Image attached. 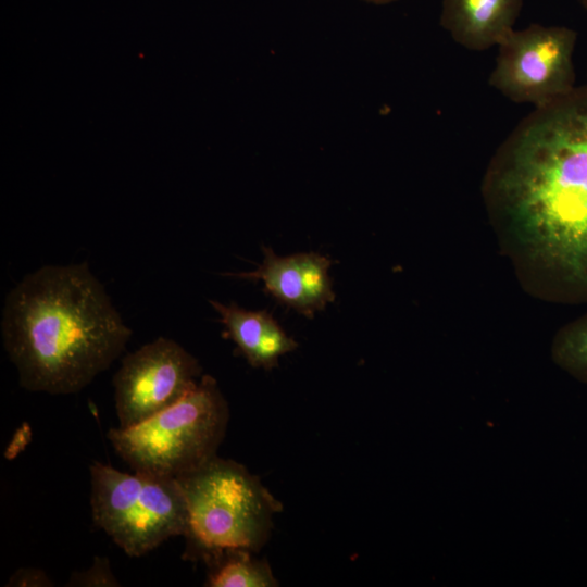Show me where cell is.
I'll list each match as a JSON object with an SVG mask.
<instances>
[{
    "mask_svg": "<svg viewBox=\"0 0 587 587\" xmlns=\"http://www.w3.org/2000/svg\"><path fill=\"white\" fill-rule=\"evenodd\" d=\"M487 193L566 297L587 300V84L514 127L496 153Z\"/></svg>",
    "mask_w": 587,
    "mask_h": 587,
    "instance_id": "1",
    "label": "cell"
},
{
    "mask_svg": "<svg viewBox=\"0 0 587 587\" xmlns=\"http://www.w3.org/2000/svg\"><path fill=\"white\" fill-rule=\"evenodd\" d=\"M1 334L24 389L68 395L110 367L132 329L84 262L26 275L5 297Z\"/></svg>",
    "mask_w": 587,
    "mask_h": 587,
    "instance_id": "2",
    "label": "cell"
},
{
    "mask_svg": "<svg viewBox=\"0 0 587 587\" xmlns=\"http://www.w3.org/2000/svg\"><path fill=\"white\" fill-rule=\"evenodd\" d=\"M187 504V559L209 566L229 551L258 552L282 503L243 465L217 455L176 478Z\"/></svg>",
    "mask_w": 587,
    "mask_h": 587,
    "instance_id": "3",
    "label": "cell"
},
{
    "mask_svg": "<svg viewBox=\"0 0 587 587\" xmlns=\"http://www.w3.org/2000/svg\"><path fill=\"white\" fill-rule=\"evenodd\" d=\"M228 420L217 382L202 375L179 401L136 425L111 428L108 439L134 471L178 478L216 455Z\"/></svg>",
    "mask_w": 587,
    "mask_h": 587,
    "instance_id": "4",
    "label": "cell"
},
{
    "mask_svg": "<svg viewBox=\"0 0 587 587\" xmlns=\"http://www.w3.org/2000/svg\"><path fill=\"white\" fill-rule=\"evenodd\" d=\"M95 524L126 554L141 557L187 528V504L176 478L90 465Z\"/></svg>",
    "mask_w": 587,
    "mask_h": 587,
    "instance_id": "5",
    "label": "cell"
},
{
    "mask_svg": "<svg viewBox=\"0 0 587 587\" xmlns=\"http://www.w3.org/2000/svg\"><path fill=\"white\" fill-rule=\"evenodd\" d=\"M577 34L565 26L532 24L498 46L489 85L509 100L545 105L572 91Z\"/></svg>",
    "mask_w": 587,
    "mask_h": 587,
    "instance_id": "6",
    "label": "cell"
},
{
    "mask_svg": "<svg viewBox=\"0 0 587 587\" xmlns=\"http://www.w3.org/2000/svg\"><path fill=\"white\" fill-rule=\"evenodd\" d=\"M200 373L198 360L170 338L128 353L113 377L118 426L136 425L176 403L198 384Z\"/></svg>",
    "mask_w": 587,
    "mask_h": 587,
    "instance_id": "7",
    "label": "cell"
},
{
    "mask_svg": "<svg viewBox=\"0 0 587 587\" xmlns=\"http://www.w3.org/2000/svg\"><path fill=\"white\" fill-rule=\"evenodd\" d=\"M263 254L257 270L229 275L263 282L267 294L309 319L335 300L328 275L330 259L316 252L279 257L268 247H263Z\"/></svg>",
    "mask_w": 587,
    "mask_h": 587,
    "instance_id": "8",
    "label": "cell"
},
{
    "mask_svg": "<svg viewBox=\"0 0 587 587\" xmlns=\"http://www.w3.org/2000/svg\"><path fill=\"white\" fill-rule=\"evenodd\" d=\"M523 0H442L440 24L473 51L499 46L513 30Z\"/></svg>",
    "mask_w": 587,
    "mask_h": 587,
    "instance_id": "9",
    "label": "cell"
},
{
    "mask_svg": "<svg viewBox=\"0 0 587 587\" xmlns=\"http://www.w3.org/2000/svg\"><path fill=\"white\" fill-rule=\"evenodd\" d=\"M210 303L220 315L225 336L253 367L273 369L282 355L297 349V341L268 312L246 310L234 302L223 304L211 300Z\"/></svg>",
    "mask_w": 587,
    "mask_h": 587,
    "instance_id": "10",
    "label": "cell"
},
{
    "mask_svg": "<svg viewBox=\"0 0 587 587\" xmlns=\"http://www.w3.org/2000/svg\"><path fill=\"white\" fill-rule=\"evenodd\" d=\"M254 552L236 550L226 552L213 565L207 586L211 587H274L277 586L265 560L253 557Z\"/></svg>",
    "mask_w": 587,
    "mask_h": 587,
    "instance_id": "11",
    "label": "cell"
},
{
    "mask_svg": "<svg viewBox=\"0 0 587 587\" xmlns=\"http://www.w3.org/2000/svg\"><path fill=\"white\" fill-rule=\"evenodd\" d=\"M553 358L562 369L587 384V316L560 332L553 345Z\"/></svg>",
    "mask_w": 587,
    "mask_h": 587,
    "instance_id": "12",
    "label": "cell"
},
{
    "mask_svg": "<svg viewBox=\"0 0 587 587\" xmlns=\"http://www.w3.org/2000/svg\"><path fill=\"white\" fill-rule=\"evenodd\" d=\"M71 585L75 586H116L117 580L113 576L107 559H96L86 572L74 574Z\"/></svg>",
    "mask_w": 587,
    "mask_h": 587,
    "instance_id": "13",
    "label": "cell"
},
{
    "mask_svg": "<svg viewBox=\"0 0 587 587\" xmlns=\"http://www.w3.org/2000/svg\"><path fill=\"white\" fill-rule=\"evenodd\" d=\"M10 583L17 586H48L51 585L47 575L38 570H20L12 575Z\"/></svg>",
    "mask_w": 587,
    "mask_h": 587,
    "instance_id": "14",
    "label": "cell"
},
{
    "mask_svg": "<svg viewBox=\"0 0 587 587\" xmlns=\"http://www.w3.org/2000/svg\"><path fill=\"white\" fill-rule=\"evenodd\" d=\"M364 1L373 3V4H387L396 0H364Z\"/></svg>",
    "mask_w": 587,
    "mask_h": 587,
    "instance_id": "15",
    "label": "cell"
},
{
    "mask_svg": "<svg viewBox=\"0 0 587 587\" xmlns=\"http://www.w3.org/2000/svg\"><path fill=\"white\" fill-rule=\"evenodd\" d=\"M582 5L585 7L587 9V0H579Z\"/></svg>",
    "mask_w": 587,
    "mask_h": 587,
    "instance_id": "16",
    "label": "cell"
}]
</instances>
